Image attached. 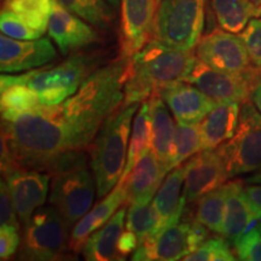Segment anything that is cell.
Returning <instances> with one entry per match:
<instances>
[{
  "label": "cell",
  "mask_w": 261,
  "mask_h": 261,
  "mask_svg": "<svg viewBox=\"0 0 261 261\" xmlns=\"http://www.w3.org/2000/svg\"><path fill=\"white\" fill-rule=\"evenodd\" d=\"M128 65L129 58H117L94 70L62 103L3 121L2 143L8 146L12 169L46 172L62 155L90 146L108 116L122 106Z\"/></svg>",
  "instance_id": "6da1fadb"
},
{
  "label": "cell",
  "mask_w": 261,
  "mask_h": 261,
  "mask_svg": "<svg viewBox=\"0 0 261 261\" xmlns=\"http://www.w3.org/2000/svg\"><path fill=\"white\" fill-rule=\"evenodd\" d=\"M197 60L192 50H178L151 39L129 58L122 106L148 102L167 87L187 81Z\"/></svg>",
  "instance_id": "7a4b0ae2"
},
{
  "label": "cell",
  "mask_w": 261,
  "mask_h": 261,
  "mask_svg": "<svg viewBox=\"0 0 261 261\" xmlns=\"http://www.w3.org/2000/svg\"><path fill=\"white\" fill-rule=\"evenodd\" d=\"M139 104L121 106L98 130L91 143V167L96 179L97 197L102 198L119 184L128 151L130 125Z\"/></svg>",
  "instance_id": "3957f363"
},
{
  "label": "cell",
  "mask_w": 261,
  "mask_h": 261,
  "mask_svg": "<svg viewBox=\"0 0 261 261\" xmlns=\"http://www.w3.org/2000/svg\"><path fill=\"white\" fill-rule=\"evenodd\" d=\"M99 62L100 57L97 55L77 52L57 65H47L10 76L31 87L38 94L42 106H56L80 89L84 81L99 68Z\"/></svg>",
  "instance_id": "277c9868"
},
{
  "label": "cell",
  "mask_w": 261,
  "mask_h": 261,
  "mask_svg": "<svg viewBox=\"0 0 261 261\" xmlns=\"http://www.w3.org/2000/svg\"><path fill=\"white\" fill-rule=\"evenodd\" d=\"M68 221L54 205L38 208L23 224L18 259L48 261L61 259L69 244Z\"/></svg>",
  "instance_id": "5b68a950"
},
{
  "label": "cell",
  "mask_w": 261,
  "mask_h": 261,
  "mask_svg": "<svg viewBox=\"0 0 261 261\" xmlns=\"http://www.w3.org/2000/svg\"><path fill=\"white\" fill-rule=\"evenodd\" d=\"M204 27V0H161L154 39L178 50H192Z\"/></svg>",
  "instance_id": "8992f818"
},
{
  "label": "cell",
  "mask_w": 261,
  "mask_h": 261,
  "mask_svg": "<svg viewBox=\"0 0 261 261\" xmlns=\"http://www.w3.org/2000/svg\"><path fill=\"white\" fill-rule=\"evenodd\" d=\"M215 150L223 159L228 178L261 169V113L253 102L242 103L236 132Z\"/></svg>",
  "instance_id": "52a82bcc"
},
{
  "label": "cell",
  "mask_w": 261,
  "mask_h": 261,
  "mask_svg": "<svg viewBox=\"0 0 261 261\" xmlns=\"http://www.w3.org/2000/svg\"><path fill=\"white\" fill-rule=\"evenodd\" d=\"M93 173V172H92ZM87 165L52 175L50 203L68 224H76L92 207L96 179Z\"/></svg>",
  "instance_id": "ba28073f"
},
{
  "label": "cell",
  "mask_w": 261,
  "mask_h": 261,
  "mask_svg": "<svg viewBox=\"0 0 261 261\" xmlns=\"http://www.w3.org/2000/svg\"><path fill=\"white\" fill-rule=\"evenodd\" d=\"M207 234V227L197 220L178 223L140 243L133 253L132 260H182L205 242Z\"/></svg>",
  "instance_id": "9c48e42d"
},
{
  "label": "cell",
  "mask_w": 261,
  "mask_h": 261,
  "mask_svg": "<svg viewBox=\"0 0 261 261\" xmlns=\"http://www.w3.org/2000/svg\"><path fill=\"white\" fill-rule=\"evenodd\" d=\"M260 75L261 69L257 68L242 75L224 73L197 60L187 81L194 84L217 102L244 103L252 96Z\"/></svg>",
  "instance_id": "30bf717a"
},
{
  "label": "cell",
  "mask_w": 261,
  "mask_h": 261,
  "mask_svg": "<svg viewBox=\"0 0 261 261\" xmlns=\"http://www.w3.org/2000/svg\"><path fill=\"white\" fill-rule=\"evenodd\" d=\"M196 56L215 70L242 75L254 70L249 54L240 35L226 31H214L200 39Z\"/></svg>",
  "instance_id": "8fae6325"
},
{
  "label": "cell",
  "mask_w": 261,
  "mask_h": 261,
  "mask_svg": "<svg viewBox=\"0 0 261 261\" xmlns=\"http://www.w3.org/2000/svg\"><path fill=\"white\" fill-rule=\"evenodd\" d=\"M160 0H121L120 52L130 58L154 37Z\"/></svg>",
  "instance_id": "7c38bea8"
},
{
  "label": "cell",
  "mask_w": 261,
  "mask_h": 261,
  "mask_svg": "<svg viewBox=\"0 0 261 261\" xmlns=\"http://www.w3.org/2000/svg\"><path fill=\"white\" fill-rule=\"evenodd\" d=\"M57 56L50 39L18 40L3 34L0 37V70L12 74L44 67Z\"/></svg>",
  "instance_id": "4fadbf2b"
},
{
  "label": "cell",
  "mask_w": 261,
  "mask_h": 261,
  "mask_svg": "<svg viewBox=\"0 0 261 261\" xmlns=\"http://www.w3.org/2000/svg\"><path fill=\"white\" fill-rule=\"evenodd\" d=\"M228 174L217 150H201L187 161L182 195L187 203H195L202 196L226 182Z\"/></svg>",
  "instance_id": "5bb4252c"
},
{
  "label": "cell",
  "mask_w": 261,
  "mask_h": 261,
  "mask_svg": "<svg viewBox=\"0 0 261 261\" xmlns=\"http://www.w3.org/2000/svg\"><path fill=\"white\" fill-rule=\"evenodd\" d=\"M51 174L38 169L15 168L5 174L22 225L27 223L47 198Z\"/></svg>",
  "instance_id": "9a60e30c"
},
{
  "label": "cell",
  "mask_w": 261,
  "mask_h": 261,
  "mask_svg": "<svg viewBox=\"0 0 261 261\" xmlns=\"http://www.w3.org/2000/svg\"><path fill=\"white\" fill-rule=\"evenodd\" d=\"M47 31L62 55H69L99 40L97 32L90 23L87 24L86 21L74 15L58 2L51 15Z\"/></svg>",
  "instance_id": "2e32d148"
},
{
  "label": "cell",
  "mask_w": 261,
  "mask_h": 261,
  "mask_svg": "<svg viewBox=\"0 0 261 261\" xmlns=\"http://www.w3.org/2000/svg\"><path fill=\"white\" fill-rule=\"evenodd\" d=\"M168 173L151 149L140 156L135 168L125 180L126 205L149 204L154 200Z\"/></svg>",
  "instance_id": "e0dca14e"
},
{
  "label": "cell",
  "mask_w": 261,
  "mask_h": 261,
  "mask_svg": "<svg viewBox=\"0 0 261 261\" xmlns=\"http://www.w3.org/2000/svg\"><path fill=\"white\" fill-rule=\"evenodd\" d=\"M160 94L177 122H201L217 104V100L188 81L167 87Z\"/></svg>",
  "instance_id": "ac0fdd59"
},
{
  "label": "cell",
  "mask_w": 261,
  "mask_h": 261,
  "mask_svg": "<svg viewBox=\"0 0 261 261\" xmlns=\"http://www.w3.org/2000/svg\"><path fill=\"white\" fill-rule=\"evenodd\" d=\"M127 201V192L125 182L120 180L119 184L108 194L103 200L94 205L92 210L87 212L81 219L74 225L69 237L68 249L74 253H81L85 243L89 237L98 228L104 226L112 217L125 205Z\"/></svg>",
  "instance_id": "d6986e66"
},
{
  "label": "cell",
  "mask_w": 261,
  "mask_h": 261,
  "mask_svg": "<svg viewBox=\"0 0 261 261\" xmlns=\"http://www.w3.org/2000/svg\"><path fill=\"white\" fill-rule=\"evenodd\" d=\"M241 107L237 102H217L207 116L198 122L202 150H215L232 138L240 122Z\"/></svg>",
  "instance_id": "ffe728a7"
},
{
  "label": "cell",
  "mask_w": 261,
  "mask_h": 261,
  "mask_svg": "<svg viewBox=\"0 0 261 261\" xmlns=\"http://www.w3.org/2000/svg\"><path fill=\"white\" fill-rule=\"evenodd\" d=\"M185 175H187V162L173 168L166 175L158 194L151 201L152 205L161 218V231L173 225H177L180 220L185 204H187V200L181 194V191L184 190Z\"/></svg>",
  "instance_id": "44dd1931"
},
{
  "label": "cell",
  "mask_w": 261,
  "mask_h": 261,
  "mask_svg": "<svg viewBox=\"0 0 261 261\" xmlns=\"http://www.w3.org/2000/svg\"><path fill=\"white\" fill-rule=\"evenodd\" d=\"M149 102L150 120H151V145L150 149L155 152L160 161L166 168L167 173L172 171L173 148H174L175 130L172 116L169 115L166 104L161 94L152 96Z\"/></svg>",
  "instance_id": "7402d4cb"
},
{
  "label": "cell",
  "mask_w": 261,
  "mask_h": 261,
  "mask_svg": "<svg viewBox=\"0 0 261 261\" xmlns=\"http://www.w3.org/2000/svg\"><path fill=\"white\" fill-rule=\"evenodd\" d=\"M125 205L120 208L104 226L98 228L89 237L83 249L85 260H120L119 240L121 237L123 228H125L127 213Z\"/></svg>",
  "instance_id": "603a6c76"
},
{
  "label": "cell",
  "mask_w": 261,
  "mask_h": 261,
  "mask_svg": "<svg viewBox=\"0 0 261 261\" xmlns=\"http://www.w3.org/2000/svg\"><path fill=\"white\" fill-rule=\"evenodd\" d=\"M226 185L227 195L223 236L233 242L236 238L252 228L256 219L244 192V180L228 181Z\"/></svg>",
  "instance_id": "cb8c5ba5"
},
{
  "label": "cell",
  "mask_w": 261,
  "mask_h": 261,
  "mask_svg": "<svg viewBox=\"0 0 261 261\" xmlns=\"http://www.w3.org/2000/svg\"><path fill=\"white\" fill-rule=\"evenodd\" d=\"M0 108L3 121L12 122L23 114L42 106L38 94L25 84L12 80L9 74L0 77Z\"/></svg>",
  "instance_id": "d4e9b609"
},
{
  "label": "cell",
  "mask_w": 261,
  "mask_h": 261,
  "mask_svg": "<svg viewBox=\"0 0 261 261\" xmlns=\"http://www.w3.org/2000/svg\"><path fill=\"white\" fill-rule=\"evenodd\" d=\"M212 11L221 29L240 34L250 19L261 17V6L252 0H211Z\"/></svg>",
  "instance_id": "484cf974"
},
{
  "label": "cell",
  "mask_w": 261,
  "mask_h": 261,
  "mask_svg": "<svg viewBox=\"0 0 261 261\" xmlns=\"http://www.w3.org/2000/svg\"><path fill=\"white\" fill-rule=\"evenodd\" d=\"M150 145H151V120H150L149 102H144L133 120L132 133L129 137L128 151H127V161L120 180H125L128 177L140 156L150 149Z\"/></svg>",
  "instance_id": "4316f807"
},
{
  "label": "cell",
  "mask_w": 261,
  "mask_h": 261,
  "mask_svg": "<svg viewBox=\"0 0 261 261\" xmlns=\"http://www.w3.org/2000/svg\"><path fill=\"white\" fill-rule=\"evenodd\" d=\"M227 185L225 182L215 190L202 196L197 201L195 220L215 233L223 234L226 205Z\"/></svg>",
  "instance_id": "83f0119b"
},
{
  "label": "cell",
  "mask_w": 261,
  "mask_h": 261,
  "mask_svg": "<svg viewBox=\"0 0 261 261\" xmlns=\"http://www.w3.org/2000/svg\"><path fill=\"white\" fill-rule=\"evenodd\" d=\"M57 0H5L3 9L15 12L32 28L44 34Z\"/></svg>",
  "instance_id": "f1b7e54d"
},
{
  "label": "cell",
  "mask_w": 261,
  "mask_h": 261,
  "mask_svg": "<svg viewBox=\"0 0 261 261\" xmlns=\"http://www.w3.org/2000/svg\"><path fill=\"white\" fill-rule=\"evenodd\" d=\"M125 227L138 237L140 244L158 236L162 230V223L152 203L129 204Z\"/></svg>",
  "instance_id": "f546056e"
},
{
  "label": "cell",
  "mask_w": 261,
  "mask_h": 261,
  "mask_svg": "<svg viewBox=\"0 0 261 261\" xmlns=\"http://www.w3.org/2000/svg\"><path fill=\"white\" fill-rule=\"evenodd\" d=\"M62 6L87 23L107 28L113 21V11L106 0H57Z\"/></svg>",
  "instance_id": "4dcf8cb0"
},
{
  "label": "cell",
  "mask_w": 261,
  "mask_h": 261,
  "mask_svg": "<svg viewBox=\"0 0 261 261\" xmlns=\"http://www.w3.org/2000/svg\"><path fill=\"white\" fill-rule=\"evenodd\" d=\"M202 150L198 123L177 122L174 148H173L172 168H175Z\"/></svg>",
  "instance_id": "1f68e13d"
},
{
  "label": "cell",
  "mask_w": 261,
  "mask_h": 261,
  "mask_svg": "<svg viewBox=\"0 0 261 261\" xmlns=\"http://www.w3.org/2000/svg\"><path fill=\"white\" fill-rule=\"evenodd\" d=\"M185 261H233L234 253L223 238H212L201 244L194 253L185 256Z\"/></svg>",
  "instance_id": "d6a6232c"
},
{
  "label": "cell",
  "mask_w": 261,
  "mask_h": 261,
  "mask_svg": "<svg viewBox=\"0 0 261 261\" xmlns=\"http://www.w3.org/2000/svg\"><path fill=\"white\" fill-rule=\"evenodd\" d=\"M0 29L4 35L18 40H34L41 38V33L32 28L24 19L15 12L3 9L0 14Z\"/></svg>",
  "instance_id": "836d02e7"
},
{
  "label": "cell",
  "mask_w": 261,
  "mask_h": 261,
  "mask_svg": "<svg viewBox=\"0 0 261 261\" xmlns=\"http://www.w3.org/2000/svg\"><path fill=\"white\" fill-rule=\"evenodd\" d=\"M233 250L240 260L261 261V231L250 228L233 241Z\"/></svg>",
  "instance_id": "e575fe53"
},
{
  "label": "cell",
  "mask_w": 261,
  "mask_h": 261,
  "mask_svg": "<svg viewBox=\"0 0 261 261\" xmlns=\"http://www.w3.org/2000/svg\"><path fill=\"white\" fill-rule=\"evenodd\" d=\"M240 38L246 45L253 67L261 69V17L250 19L240 33Z\"/></svg>",
  "instance_id": "d590c367"
},
{
  "label": "cell",
  "mask_w": 261,
  "mask_h": 261,
  "mask_svg": "<svg viewBox=\"0 0 261 261\" xmlns=\"http://www.w3.org/2000/svg\"><path fill=\"white\" fill-rule=\"evenodd\" d=\"M19 218L16 211L11 191L6 179L0 180V224L2 226H12L19 230Z\"/></svg>",
  "instance_id": "8d00e7d4"
},
{
  "label": "cell",
  "mask_w": 261,
  "mask_h": 261,
  "mask_svg": "<svg viewBox=\"0 0 261 261\" xmlns=\"http://www.w3.org/2000/svg\"><path fill=\"white\" fill-rule=\"evenodd\" d=\"M18 228L12 226H0V260H9L21 246Z\"/></svg>",
  "instance_id": "74e56055"
},
{
  "label": "cell",
  "mask_w": 261,
  "mask_h": 261,
  "mask_svg": "<svg viewBox=\"0 0 261 261\" xmlns=\"http://www.w3.org/2000/svg\"><path fill=\"white\" fill-rule=\"evenodd\" d=\"M126 228V227H125ZM139 246V240L132 231L126 228L122 231L121 237L119 240V256L120 260H125L126 256L135 253Z\"/></svg>",
  "instance_id": "f35d334b"
},
{
  "label": "cell",
  "mask_w": 261,
  "mask_h": 261,
  "mask_svg": "<svg viewBox=\"0 0 261 261\" xmlns=\"http://www.w3.org/2000/svg\"><path fill=\"white\" fill-rule=\"evenodd\" d=\"M244 192L255 219H261V184H248L244 187Z\"/></svg>",
  "instance_id": "ab89813d"
},
{
  "label": "cell",
  "mask_w": 261,
  "mask_h": 261,
  "mask_svg": "<svg viewBox=\"0 0 261 261\" xmlns=\"http://www.w3.org/2000/svg\"><path fill=\"white\" fill-rule=\"evenodd\" d=\"M250 98H252V102L256 107V109L261 113V75L257 79L255 86H254Z\"/></svg>",
  "instance_id": "60d3db41"
},
{
  "label": "cell",
  "mask_w": 261,
  "mask_h": 261,
  "mask_svg": "<svg viewBox=\"0 0 261 261\" xmlns=\"http://www.w3.org/2000/svg\"><path fill=\"white\" fill-rule=\"evenodd\" d=\"M244 182L246 184H261V169L254 172L249 177H247L244 179Z\"/></svg>",
  "instance_id": "b9f144b4"
},
{
  "label": "cell",
  "mask_w": 261,
  "mask_h": 261,
  "mask_svg": "<svg viewBox=\"0 0 261 261\" xmlns=\"http://www.w3.org/2000/svg\"><path fill=\"white\" fill-rule=\"evenodd\" d=\"M107 2L109 3L110 5H113V6H117V5H119V2H120V0H107Z\"/></svg>",
  "instance_id": "7bdbcfd3"
},
{
  "label": "cell",
  "mask_w": 261,
  "mask_h": 261,
  "mask_svg": "<svg viewBox=\"0 0 261 261\" xmlns=\"http://www.w3.org/2000/svg\"><path fill=\"white\" fill-rule=\"evenodd\" d=\"M252 2L254 3V4H256V5L261 6V0H252Z\"/></svg>",
  "instance_id": "ee69618b"
},
{
  "label": "cell",
  "mask_w": 261,
  "mask_h": 261,
  "mask_svg": "<svg viewBox=\"0 0 261 261\" xmlns=\"http://www.w3.org/2000/svg\"><path fill=\"white\" fill-rule=\"evenodd\" d=\"M259 230L261 231V224H260V226H259Z\"/></svg>",
  "instance_id": "f6af8a7d"
}]
</instances>
